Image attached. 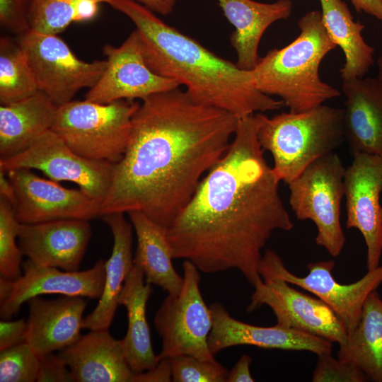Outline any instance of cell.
I'll use <instances>...</instances> for the list:
<instances>
[{
	"label": "cell",
	"mask_w": 382,
	"mask_h": 382,
	"mask_svg": "<svg viewBox=\"0 0 382 382\" xmlns=\"http://www.w3.org/2000/svg\"><path fill=\"white\" fill-rule=\"evenodd\" d=\"M30 0H0V23L10 32L21 35L30 30Z\"/></svg>",
	"instance_id": "35"
},
{
	"label": "cell",
	"mask_w": 382,
	"mask_h": 382,
	"mask_svg": "<svg viewBox=\"0 0 382 382\" xmlns=\"http://www.w3.org/2000/svg\"><path fill=\"white\" fill-rule=\"evenodd\" d=\"M115 165L79 156L51 129L23 152L0 159V170H39L54 181L76 184L81 190L100 204L109 191Z\"/></svg>",
	"instance_id": "11"
},
{
	"label": "cell",
	"mask_w": 382,
	"mask_h": 382,
	"mask_svg": "<svg viewBox=\"0 0 382 382\" xmlns=\"http://www.w3.org/2000/svg\"><path fill=\"white\" fill-rule=\"evenodd\" d=\"M323 25L345 56L340 69L342 81L366 76L374 63L375 50L364 39L365 25L355 21L342 0H319Z\"/></svg>",
	"instance_id": "27"
},
{
	"label": "cell",
	"mask_w": 382,
	"mask_h": 382,
	"mask_svg": "<svg viewBox=\"0 0 382 382\" xmlns=\"http://www.w3.org/2000/svg\"><path fill=\"white\" fill-rule=\"evenodd\" d=\"M135 25L145 61L156 74L175 80L200 104L226 110L238 120L284 106L260 91L253 72L239 69L192 37L164 23L135 0H103Z\"/></svg>",
	"instance_id": "3"
},
{
	"label": "cell",
	"mask_w": 382,
	"mask_h": 382,
	"mask_svg": "<svg viewBox=\"0 0 382 382\" xmlns=\"http://www.w3.org/2000/svg\"><path fill=\"white\" fill-rule=\"evenodd\" d=\"M57 106L42 91L0 106V159L16 156L51 129Z\"/></svg>",
	"instance_id": "24"
},
{
	"label": "cell",
	"mask_w": 382,
	"mask_h": 382,
	"mask_svg": "<svg viewBox=\"0 0 382 382\" xmlns=\"http://www.w3.org/2000/svg\"><path fill=\"white\" fill-rule=\"evenodd\" d=\"M92 234L89 221L59 219L21 224L18 245L33 263L64 271H78Z\"/></svg>",
	"instance_id": "16"
},
{
	"label": "cell",
	"mask_w": 382,
	"mask_h": 382,
	"mask_svg": "<svg viewBox=\"0 0 382 382\" xmlns=\"http://www.w3.org/2000/svg\"><path fill=\"white\" fill-rule=\"evenodd\" d=\"M172 381L226 382L228 370L217 361L210 362L190 355L169 358Z\"/></svg>",
	"instance_id": "33"
},
{
	"label": "cell",
	"mask_w": 382,
	"mask_h": 382,
	"mask_svg": "<svg viewBox=\"0 0 382 382\" xmlns=\"http://www.w3.org/2000/svg\"><path fill=\"white\" fill-rule=\"evenodd\" d=\"M81 0H30V30L57 35L63 32L74 18Z\"/></svg>",
	"instance_id": "30"
},
{
	"label": "cell",
	"mask_w": 382,
	"mask_h": 382,
	"mask_svg": "<svg viewBox=\"0 0 382 382\" xmlns=\"http://www.w3.org/2000/svg\"><path fill=\"white\" fill-rule=\"evenodd\" d=\"M227 20L235 30L230 43L237 54L236 66L252 71L260 57L258 48L266 30L274 22L286 20L291 14V0L262 3L254 0H216Z\"/></svg>",
	"instance_id": "22"
},
{
	"label": "cell",
	"mask_w": 382,
	"mask_h": 382,
	"mask_svg": "<svg viewBox=\"0 0 382 382\" xmlns=\"http://www.w3.org/2000/svg\"><path fill=\"white\" fill-rule=\"evenodd\" d=\"M334 267L331 260L311 262L307 265L308 273L299 277L285 267L274 251L267 249L262 254L258 272L262 279L279 277L316 296L333 310L349 334L358 325L367 297L382 284V265L367 270L360 279L350 284L335 280Z\"/></svg>",
	"instance_id": "10"
},
{
	"label": "cell",
	"mask_w": 382,
	"mask_h": 382,
	"mask_svg": "<svg viewBox=\"0 0 382 382\" xmlns=\"http://www.w3.org/2000/svg\"><path fill=\"white\" fill-rule=\"evenodd\" d=\"M238 119L194 101L180 87L145 98L115 165L101 216L140 212L168 228L225 154Z\"/></svg>",
	"instance_id": "2"
},
{
	"label": "cell",
	"mask_w": 382,
	"mask_h": 382,
	"mask_svg": "<svg viewBox=\"0 0 382 382\" xmlns=\"http://www.w3.org/2000/svg\"><path fill=\"white\" fill-rule=\"evenodd\" d=\"M19 225L13 207L0 196V274L11 281L22 276L23 254L16 243Z\"/></svg>",
	"instance_id": "31"
},
{
	"label": "cell",
	"mask_w": 382,
	"mask_h": 382,
	"mask_svg": "<svg viewBox=\"0 0 382 382\" xmlns=\"http://www.w3.org/2000/svg\"><path fill=\"white\" fill-rule=\"evenodd\" d=\"M260 113L238 120L226 152L167 228L173 259L208 274L238 270L254 289L263 284L258 266L272 233L294 227L257 139Z\"/></svg>",
	"instance_id": "1"
},
{
	"label": "cell",
	"mask_w": 382,
	"mask_h": 382,
	"mask_svg": "<svg viewBox=\"0 0 382 382\" xmlns=\"http://www.w3.org/2000/svg\"><path fill=\"white\" fill-rule=\"evenodd\" d=\"M298 28L295 40L269 50L253 70L257 88L278 96L291 112L312 109L341 95L319 74L322 61L337 47L323 25L321 12L306 13L299 19Z\"/></svg>",
	"instance_id": "4"
},
{
	"label": "cell",
	"mask_w": 382,
	"mask_h": 382,
	"mask_svg": "<svg viewBox=\"0 0 382 382\" xmlns=\"http://www.w3.org/2000/svg\"><path fill=\"white\" fill-rule=\"evenodd\" d=\"M127 214L137 241L134 264L142 269L146 283L161 287L168 294L178 295L183 287V277L178 274L172 263L167 228L140 212Z\"/></svg>",
	"instance_id": "26"
},
{
	"label": "cell",
	"mask_w": 382,
	"mask_h": 382,
	"mask_svg": "<svg viewBox=\"0 0 382 382\" xmlns=\"http://www.w3.org/2000/svg\"><path fill=\"white\" fill-rule=\"evenodd\" d=\"M357 12H364L382 21V0H350Z\"/></svg>",
	"instance_id": "40"
},
{
	"label": "cell",
	"mask_w": 382,
	"mask_h": 382,
	"mask_svg": "<svg viewBox=\"0 0 382 382\" xmlns=\"http://www.w3.org/2000/svg\"><path fill=\"white\" fill-rule=\"evenodd\" d=\"M151 284L145 282L142 269L134 264L127 274L119 297V305L127 309V333L121 340L126 359L135 373L154 367L158 362L153 349L146 319V303L152 293Z\"/></svg>",
	"instance_id": "25"
},
{
	"label": "cell",
	"mask_w": 382,
	"mask_h": 382,
	"mask_svg": "<svg viewBox=\"0 0 382 382\" xmlns=\"http://www.w3.org/2000/svg\"><path fill=\"white\" fill-rule=\"evenodd\" d=\"M105 262L100 260L84 271L63 272L28 260L23 265V274L13 281L9 296L0 304L1 318L10 320L25 302L43 294L100 299L105 285Z\"/></svg>",
	"instance_id": "17"
},
{
	"label": "cell",
	"mask_w": 382,
	"mask_h": 382,
	"mask_svg": "<svg viewBox=\"0 0 382 382\" xmlns=\"http://www.w3.org/2000/svg\"><path fill=\"white\" fill-rule=\"evenodd\" d=\"M40 91L59 107L82 88H92L102 76L107 60L86 62L79 59L57 36L33 30L19 35Z\"/></svg>",
	"instance_id": "9"
},
{
	"label": "cell",
	"mask_w": 382,
	"mask_h": 382,
	"mask_svg": "<svg viewBox=\"0 0 382 382\" xmlns=\"http://www.w3.org/2000/svg\"><path fill=\"white\" fill-rule=\"evenodd\" d=\"M260 118L258 141L272 154L277 176L286 184L345 141L343 108L323 104L272 117L260 113Z\"/></svg>",
	"instance_id": "5"
},
{
	"label": "cell",
	"mask_w": 382,
	"mask_h": 382,
	"mask_svg": "<svg viewBox=\"0 0 382 382\" xmlns=\"http://www.w3.org/2000/svg\"><path fill=\"white\" fill-rule=\"evenodd\" d=\"M345 141L352 156L382 158V80L364 77L342 81Z\"/></svg>",
	"instance_id": "19"
},
{
	"label": "cell",
	"mask_w": 382,
	"mask_h": 382,
	"mask_svg": "<svg viewBox=\"0 0 382 382\" xmlns=\"http://www.w3.org/2000/svg\"><path fill=\"white\" fill-rule=\"evenodd\" d=\"M39 91L25 53L9 37L0 39V102L7 105Z\"/></svg>",
	"instance_id": "29"
},
{
	"label": "cell",
	"mask_w": 382,
	"mask_h": 382,
	"mask_svg": "<svg viewBox=\"0 0 382 382\" xmlns=\"http://www.w3.org/2000/svg\"><path fill=\"white\" fill-rule=\"evenodd\" d=\"M154 13L169 15L173 10L177 0H135Z\"/></svg>",
	"instance_id": "41"
},
{
	"label": "cell",
	"mask_w": 382,
	"mask_h": 382,
	"mask_svg": "<svg viewBox=\"0 0 382 382\" xmlns=\"http://www.w3.org/2000/svg\"><path fill=\"white\" fill-rule=\"evenodd\" d=\"M0 196L6 199L15 207L16 196L14 187L6 172L0 170Z\"/></svg>",
	"instance_id": "42"
},
{
	"label": "cell",
	"mask_w": 382,
	"mask_h": 382,
	"mask_svg": "<svg viewBox=\"0 0 382 382\" xmlns=\"http://www.w3.org/2000/svg\"><path fill=\"white\" fill-rule=\"evenodd\" d=\"M172 381L171 366L169 358L163 359L153 368L135 373L133 382H170Z\"/></svg>",
	"instance_id": "38"
},
{
	"label": "cell",
	"mask_w": 382,
	"mask_h": 382,
	"mask_svg": "<svg viewBox=\"0 0 382 382\" xmlns=\"http://www.w3.org/2000/svg\"><path fill=\"white\" fill-rule=\"evenodd\" d=\"M183 284L178 295L168 294L157 310L154 325L162 340L158 360L179 355L216 360L208 345L212 317L200 291L198 268L190 261L183 262Z\"/></svg>",
	"instance_id": "8"
},
{
	"label": "cell",
	"mask_w": 382,
	"mask_h": 382,
	"mask_svg": "<svg viewBox=\"0 0 382 382\" xmlns=\"http://www.w3.org/2000/svg\"><path fill=\"white\" fill-rule=\"evenodd\" d=\"M345 169L332 152L313 161L287 184L296 219L314 223L316 243L334 257L340 255L346 242L340 221Z\"/></svg>",
	"instance_id": "7"
},
{
	"label": "cell",
	"mask_w": 382,
	"mask_h": 382,
	"mask_svg": "<svg viewBox=\"0 0 382 382\" xmlns=\"http://www.w3.org/2000/svg\"><path fill=\"white\" fill-rule=\"evenodd\" d=\"M76 382H133L122 346L108 329L91 330L58 354Z\"/></svg>",
	"instance_id": "21"
},
{
	"label": "cell",
	"mask_w": 382,
	"mask_h": 382,
	"mask_svg": "<svg viewBox=\"0 0 382 382\" xmlns=\"http://www.w3.org/2000/svg\"><path fill=\"white\" fill-rule=\"evenodd\" d=\"M6 173L14 187V211L21 224L69 219L90 221L101 216L100 203L80 189L65 188L56 181L37 176L30 169Z\"/></svg>",
	"instance_id": "14"
},
{
	"label": "cell",
	"mask_w": 382,
	"mask_h": 382,
	"mask_svg": "<svg viewBox=\"0 0 382 382\" xmlns=\"http://www.w3.org/2000/svg\"><path fill=\"white\" fill-rule=\"evenodd\" d=\"M252 358L248 354H243L235 364L228 374L227 382H253L255 381L250 371Z\"/></svg>",
	"instance_id": "39"
},
{
	"label": "cell",
	"mask_w": 382,
	"mask_h": 382,
	"mask_svg": "<svg viewBox=\"0 0 382 382\" xmlns=\"http://www.w3.org/2000/svg\"><path fill=\"white\" fill-rule=\"evenodd\" d=\"M40 357L26 342L0 352L1 382L37 381Z\"/></svg>",
	"instance_id": "32"
},
{
	"label": "cell",
	"mask_w": 382,
	"mask_h": 382,
	"mask_svg": "<svg viewBox=\"0 0 382 382\" xmlns=\"http://www.w3.org/2000/svg\"><path fill=\"white\" fill-rule=\"evenodd\" d=\"M13 281H11L4 277H0V304L3 303L9 296Z\"/></svg>",
	"instance_id": "43"
},
{
	"label": "cell",
	"mask_w": 382,
	"mask_h": 382,
	"mask_svg": "<svg viewBox=\"0 0 382 382\" xmlns=\"http://www.w3.org/2000/svg\"><path fill=\"white\" fill-rule=\"evenodd\" d=\"M139 105L134 100H71L57 108L51 130L79 156L115 164L125 153Z\"/></svg>",
	"instance_id": "6"
},
{
	"label": "cell",
	"mask_w": 382,
	"mask_h": 382,
	"mask_svg": "<svg viewBox=\"0 0 382 382\" xmlns=\"http://www.w3.org/2000/svg\"><path fill=\"white\" fill-rule=\"evenodd\" d=\"M28 322L23 318L0 322V352L26 342Z\"/></svg>",
	"instance_id": "37"
},
{
	"label": "cell",
	"mask_w": 382,
	"mask_h": 382,
	"mask_svg": "<svg viewBox=\"0 0 382 382\" xmlns=\"http://www.w3.org/2000/svg\"><path fill=\"white\" fill-rule=\"evenodd\" d=\"M107 66L85 99L102 104L119 100H141L154 94L181 86L174 79L160 76L147 65L139 35L133 30L119 47L103 48Z\"/></svg>",
	"instance_id": "13"
},
{
	"label": "cell",
	"mask_w": 382,
	"mask_h": 382,
	"mask_svg": "<svg viewBox=\"0 0 382 382\" xmlns=\"http://www.w3.org/2000/svg\"><path fill=\"white\" fill-rule=\"evenodd\" d=\"M83 298L63 295L45 300L36 296L28 301L26 342L37 354L62 350L80 338L87 305Z\"/></svg>",
	"instance_id": "20"
},
{
	"label": "cell",
	"mask_w": 382,
	"mask_h": 382,
	"mask_svg": "<svg viewBox=\"0 0 382 382\" xmlns=\"http://www.w3.org/2000/svg\"><path fill=\"white\" fill-rule=\"evenodd\" d=\"M37 382H74L71 370L57 354L53 352L40 355Z\"/></svg>",
	"instance_id": "36"
},
{
	"label": "cell",
	"mask_w": 382,
	"mask_h": 382,
	"mask_svg": "<svg viewBox=\"0 0 382 382\" xmlns=\"http://www.w3.org/2000/svg\"><path fill=\"white\" fill-rule=\"evenodd\" d=\"M212 328L208 337L209 350L214 355L228 347L250 345L265 349L308 351L320 355L331 353L332 342L324 338L277 325L256 326L233 318L220 303L209 306Z\"/></svg>",
	"instance_id": "18"
},
{
	"label": "cell",
	"mask_w": 382,
	"mask_h": 382,
	"mask_svg": "<svg viewBox=\"0 0 382 382\" xmlns=\"http://www.w3.org/2000/svg\"><path fill=\"white\" fill-rule=\"evenodd\" d=\"M255 288L246 311L252 312L263 305L273 311L276 325L344 344L347 331L333 310L321 299L302 293L277 277L262 279Z\"/></svg>",
	"instance_id": "12"
},
{
	"label": "cell",
	"mask_w": 382,
	"mask_h": 382,
	"mask_svg": "<svg viewBox=\"0 0 382 382\" xmlns=\"http://www.w3.org/2000/svg\"><path fill=\"white\" fill-rule=\"evenodd\" d=\"M339 346L337 358L355 364L368 381L382 382V299L376 290L364 303L357 327Z\"/></svg>",
	"instance_id": "28"
},
{
	"label": "cell",
	"mask_w": 382,
	"mask_h": 382,
	"mask_svg": "<svg viewBox=\"0 0 382 382\" xmlns=\"http://www.w3.org/2000/svg\"><path fill=\"white\" fill-rule=\"evenodd\" d=\"M378 77L382 80V54L377 59Z\"/></svg>",
	"instance_id": "44"
},
{
	"label": "cell",
	"mask_w": 382,
	"mask_h": 382,
	"mask_svg": "<svg viewBox=\"0 0 382 382\" xmlns=\"http://www.w3.org/2000/svg\"><path fill=\"white\" fill-rule=\"evenodd\" d=\"M123 212L102 216L113 236L110 257L105 262V285L95 309L83 318L82 328L90 330L108 329L119 305V297L125 279L134 265L132 224Z\"/></svg>",
	"instance_id": "23"
},
{
	"label": "cell",
	"mask_w": 382,
	"mask_h": 382,
	"mask_svg": "<svg viewBox=\"0 0 382 382\" xmlns=\"http://www.w3.org/2000/svg\"><path fill=\"white\" fill-rule=\"evenodd\" d=\"M382 158L367 154L353 156L344 175L347 228H357L366 246V268L379 266L382 255Z\"/></svg>",
	"instance_id": "15"
},
{
	"label": "cell",
	"mask_w": 382,
	"mask_h": 382,
	"mask_svg": "<svg viewBox=\"0 0 382 382\" xmlns=\"http://www.w3.org/2000/svg\"><path fill=\"white\" fill-rule=\"evenodd\" d=\"M368 381L364 372L355 364L335 359L331 353L318 355L313 373V382H364Z\"/></svg>",
	"instance_id": "34"
}]
</instances>
